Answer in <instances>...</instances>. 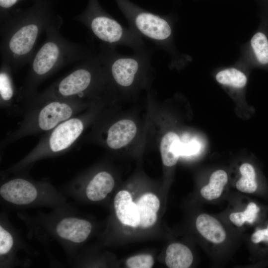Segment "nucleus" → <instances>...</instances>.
<instances>
[{
    "label": "nucleus",
    "mask_w": 268,
    "mask_h": 268,
    "mask_svg": "<svg viewBox=\"0 0 268 268\" xmlns=\"http://www.w3.org/2000/svg\"><path fill=\"white\" fill-rule=\"evenodd\" d=\"M62 21L53 20L46 31V40L34 54L24 85L20 91L28 101L37 93L39 85L48 77L67 64L81 61L94 50L69 41L60 33Z\"/></svg>",
    "instance_id": "f257e3e1"
},
{
    "label": "nucleus",
    "mask_w": 268,
    "mask_h": 268,
    "mask_svg": "<svg viewBox=\"0 0 268 268\" xmlns=\"http://www.w3.org/2000/svg\"><path fill=\"white\" fill-rule=\"evenodd\" d=\"M53 20L47 13L37 12L1 22V62L14 72L29 63L39 35Z\"/></svg>",
    "instance_id": "f03ea898"
},
{
    "label": "nucleus",
    "mask_w": 268,
    "mask_h": 268,
    "mask_svg": "<svg viewBox=\"0 0 268 268\" xmlns=\"http://www.w3.org/2000/svg\"><path fill=\"white\" fill-rule=\"evenodd\" d=\"M86 105L85 101L42 97L37 93L32 98L19 127L7 134L2 146L25 136L47 133L77 115Z\"/></svg>",
    "instance_id": "7ed1b4c3"
},
{
    "label": "nucleus",
    "mask_w": 268,
    "mask_h": 268,
    "mask_svg": "<svg viewBox=\"0 0 268 268\" xmlns=\"http://www.w3.org/2000/svg\"><path fill=\"white\" fill-rule=\"evenodd\" d=\"M107 78L97 52L91 54L75 68L38 95L42 97L85 101L102 89Z\"/></svg>",
    "instance_id": "20e7f679"
},
{
    "label": "nucleus",
    "mask_w": 268,
    "mask_h": 268,
    "mask_svg": "<svg viewBox=\"0 0 268 268\" xmlns=\"http://www.w3.org/2000/svg\"><path fill=\"white\" fill-rule=\"evenodd\" d=\"M115 0L134 31L167 52L172 63L184 62L186 58L177 52L173 44V24L170 16L151 12L129 0Z\"/></svg>",
    "instance_id": "39448f33"
},
{
    "label": "nucleus",
    "mask_w": 268,
    "mask_h": 268,
    "mask_svg": "<svg viewBox=\"0 0 268 268\" xmlns=\"http://www.w3.org/2000/svg\"><path fill=\"white\" fill-rule=\"evenodd\" d=\"M76 19L83 24L102 44L115 48L126 46L134 52L147 48L141 37L106 13L95 0H91L88 9Z\"/></svg>",
    "instance_id": "423d86ee"
},
{
    "label": "nucleus",
    "mask_w": 268,
    "mask_h": 268,
    "mask_svg": "<svg viewBox=\"0 0 268 268\" xmlns=\"http://www.w3.org/2000/svg\"><path fill=\"white\" fill-rule=\"evenodd\" d=\"M88 119L86 114L77 115L47 132L34 148L11 170H21L38 160L58 155L69 150L82 134Z\"/></svg>",
    "instance_id": "0eeeda50"
},
{
    "label": "nucleus",
    "mask_w": 268,
    "mask_h": 268,
    "mask_svg": "<svg viewBox=\"0 0 268 268\" xmlns=\"http://www.w3.org/2000/svg\"><path fill=\"white\" fill-rule=\"evenodd\" d=\"M154 49H145L124 55L116 50V48L101 44L97 51L103 65L107 79L122 88L134 86L138 77L144 74L150 66Z\"/></svg>",
    "instance_id": "6e6552de"
},
{
    "label": "nucleus",
    "mask_w": 268,
    "mask_h": 268,
    "mask_svg": "<svg viewBox=\"0 0 268 268\" xmlns=\"http://www.w3.org/2000/svg\"><path fill=\"white\" fill-rule=\"evenodd\" d=\"M12 70L7 64L1 62L0 69V108L12 115H24L29 107L28 101L15 86Z\"/></svg>",
    "instance_id": "1a4fd4ad"
},
{
    "label": "nucleus",
    "mask_w": 268,
    "mask_h": 268,
    "mask_svg": "<svg viewBox=\"0 0 268 268\" xmlns=\"http://www.w3.org/2000/svg\"><path fill=\"white\" fill-rule=\"evenodd\" d=\"M36 184L22 177L11 179L0 187V195L6 201L18 205H26L35 201L39 196Z\"/></svg>",
    "instance_id": "9d476101"
},
{
    "label": "nucleus",
    "mask_w": 268,
    "mask_h": 268,
    "mask_svg": "<svg viewBox=\"0 0 268 268\" xmlns=\"http://www.w3.org/2000/svg\"><path fill=\"white\" fill-rule=\"evenodd\" d=\"M92 230L90 222L76 217H66L56 224L55 231L57 236L67 242L79 244L84 242Z\"/></svg>",
    "instance_id": "9b49d317"
},
{
    "label": "nucleus",
    "mask_w": 268,
    "mask_h": 268,
    "mask_svg": "<svg viewBox=\"0 0 268 268\" xmlns=\"http://www.w3.org/2000/svg\"><path fill=\"white\" fill-rule=\"evenodd\" d=\"M136 131V126L133 121L128 119L120 120L108 128L105 143L111 149H119L133 139Z\"/></svg>",
    "instance_id": "f8f14e48"
},
{
    "label": "nucleus",
    "mask_w": 268,
    "mask_h": 268,
    "mask_svg": "<svg viewBox=\"0 0 268 268\" xmlns=\"http://www.w3.org/2000/svg\"><path fill=\"white\" fill-rule=\"evenodd\" d=\"M117 218L123 224L133 227L139 226V216L136 203L133 202L131 194L126 191H121L114 201Z\"/></svg>",
    "instance_id": "ddd939ff"
},
{
    "label": "nucleus",
    "mask_w": 268,
    "mask_h": 268,
    "mask_svg": "<svg viewBox=\"0 0 268 268\" xmlns=\"http://www.w3.org/2000/svg\"><path fill=\"white\" fill-rule=\"evenodd\" d=\"M114 185V178L110 173L106 171L98 172L86 185V196L91 201H100L112 191Z\"/></svg>",
    "instance_id": "4468645a"
},
{
    "label": "nucleus",
    "mask_w": 268,
    "mask_h": 268,
    "mask_svg": "<svg viewBox=\"0 0 268 268\" xmlns=\"http://www.w3.org/2000/svg\"><path fill=\"white\" fill-rule=\"evenodd\" d=\"M196 225L199 232L212 243L220 244L226 238V232L221 224L216 219L208 214L199 215Z\"/></svg>",
    "instance_id": "2eb2a0df"
},
{
    "label": "nucleus",
    "mask_w": 268,
    "mask_h": 268,
    "mask_svg": "<svg viewBox=\"0 0 268 268\" xmlns=\"http://www.w3.org/2000/svg\"><path fill=\"white\" fill-rule=\"evenodd\" d=\"M136 204L139 216V226L146 228L153 225L157 220V212L160 206L158 198L153 194H145Z\"/></svg>",
    "instance_id": "dca6fc26"
},
{
    "label": "nucleus",
    "mask_w": 268,
    "mask_h": 268,
    "mask_svg": "<svg viewBox=\"0 0 268 268\" xmlns=\"http://www.w3.org/2000/svg\"><path fill=\"white\" fill-rule=\"evenodd\" d=\"M193 261L191 250L184 245L172 243L166 250L165 263L170 268H188Z\"/></svg>",
    "instance_id": "f3484780"
},
{
    "label": "nucleus",
    "mask_w": 268,
    "mask_h": 268,
    "mask_svg": "<svg viewBox=\"0 0 268 268\" xmlns=\"http://www.w3.org/2000/svg\"><path fill=\"white\" fill-rule=\"evenodd\" d=\"M181 140L176 133L169 132L162 138L160 150L163 163L171 167L177 162L180 155Z\"/></svg>",
    "instance_id": "a211bd4d"
},
{
    "label": "nucleus",
    "mask_w": 268,
    "mask_h": 268,
    "mask_svg": "<svg viewBox=\"0 0 268 268\" xmlns=\"http://www.w3.org/2000/svg\"><path fill=\"white\" fill-rule=\"evenodd\" d=\"M250 46L255 63L268 67V37L266 32L262 29L257 31L250 40Z\"/></svg>",
    "instance_id": "6ab92c4d"
},
{
    "label": "nucleus",
    "mask_w": 268,
    "mask_h": 268,
    "mask_svg": "<svg viewBox=\"0 0 268 268\" xmlns=\"http://www.w3.org/2000/svg\"><path fill=\"white\" fill-rule=\"evenodd\" d=\"M227 181L228 176L225 171L218 170L214 172L210 177L209 183L201 189V195L209 201L218 198Z\"/></svg>",
    "instance_id": "aec40b11"
},
{
    "label": "nucleus",
    "mask_w": 268,
    "mask_h": 268,
    "mask_svg": "<svg viewBox=\"0 0 268 268\" xmlns=\"http://www.w3.org/2000/svg\"><path fill=\"white\" fill-rule=\"evenodd\" d=\"M219 84L236 89L244 88L247 83V77L242 70L234 67L219 70L215 75Z\"/></svg>",
    "instance_id": "412c9836"
},
{
    "label": "nucleus",
    "mask_w": 268,
    "mask_h": 268,
    "mask_svg": "<svg viewBox=\"0 0 268 268\" xmlns=\"http://www.w3.org/2000/svg\"><path fill=\"white\" fill-rule=\"evenodd\" d=\"M241 178L236 184L237 189L244 193H253L258 187L256 174L254 167L250 164L245 163L239 168Z\"/></svg>",
    "instance_id": "4be33fe9"
},
{
    "label": "nucleus",
    "mask_w": 268,
    "mask_h": 268,
    "mask_svg": "<svg viewBox=\"0 0 268 268\" xmlns=\"http://www.w3.org/2000/svg\"><path fill=\"white\" fill-rule=\"evenodd\" d=\"M260 208L254 202H250L243 212H234L230 214L231 221L237 226L240 227L246 222L253 223L257 218Z\"/></svg>",
    "instance_id": "5701e85b"
},
{
    "label": "nucleus",
    "mask_w": 268,
    "mask_h": 268,
    "mask_svg": "<svg viewBox=\"0 0 268 268\" xmlns=\"http://www.w3.org/2000/svg\"><path fill=\"white\" fill-rule=\"evenodd\" d=\"M126 264L130 268H150L154 264V260L150 255L141 254L128 258Z\"/></svg>",
    "instance_id": "b1692460"
},
{
    "label": "nucleus",
    "mask_w": 268,
    "mask_h": 268,
    "mask_svg": "<svg viewBox=\"0 0 268 268\" xmlns=\"http://www.w3.org/2000/svg\"><path fill=\"white\" fill-rule=\"evenodd\" d=\"M14 246V238L11 233L4 227L0 226V255H8Z\"/></svg>",
    "instance_id": "393cba45"
},
{
    "label": "nucleus",
    "mask_w": 268,
    "mask_h": 268,
    "mask_svg": "<svg viewBox=\"0 0 268 268\" xmlns=\"http://www.w3.org/2000/svg\"><path fill=\"white\" fill-rule=\"evenodd\" d=\"M199 149V144L195 140H192L187 142H181L180 155H191L196 153Z\"/></svg>",
    "instance_id": "a878e982"
},
{
    "label": "nucleus",
    "mask_w": 268,
    "mask_h": 268,
    "mask_svg": "<svg viewBox=\"0 0 268 268\" xmlns=\"http://www.w3.org/2000/svg\"><path fill=\"white\" fill-rule=\"evenodd\" d=\"M252 241L255 244L268 242V225L266 228L256 230L251 236Z\"/></svg>",
    "instance_id": "bb28decb"
},
{
    "label": "nucleus",
    "mask_w": 268,
    "mask_h": 268,
    "mask_svg": "<svg viewBox=\"0 0 268 268\" xmlns=\"http://www.w3.org/2000/svg\"><path fill=\"white\" fill-rule=\"evenodd\" d=\"M18 0H0V5L2 8H8L12 6Z\"/></svg>",
    "instance_id": "cd10ccee"
}]
</instances>
